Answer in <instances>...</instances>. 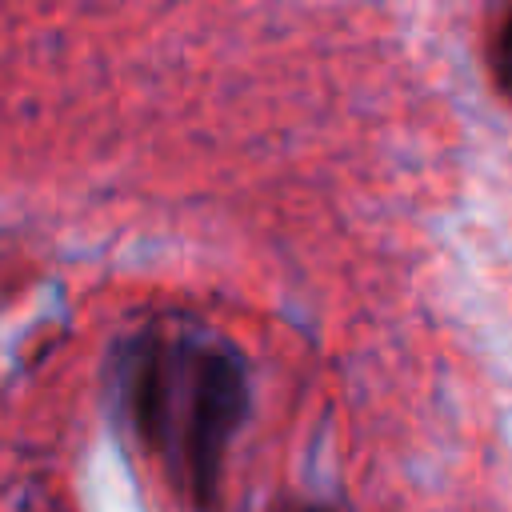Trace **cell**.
<instances>
[{
	"mask_svg": "<svg viewBox=\"0 0 512 512\" xmlns=\"http://www.w3.org/2000/svg\"><path fill=\"white\" fill-rule=\"evenodd\" d=\"M120 400L172 488L192 508L212 512L228 448L252 408L244 356L216 336L148 324L124 344Z\"/></svg>",
	"mask_w": 512,
	"mask_h": 512,
	"instance_id": "1",
	"label": "cell"
},
{
	"mask_svg": "<svg viewBox=\"0 0 512 512\" xmlns=\"http://www.w3.org/2000/svg\"><path fill=\"white\" fill-rule=\"evenodd\" d=\"M488 64H492V80H496V88L512 100V12L500 20V28H496V36H492Z\"/></svg>",
	"mask_w": 512,
	"mask_h": 512,
	"instance_id": "2",
	"label": "cell"
},
{
	"mask_svg": "<svg viewBox=\"0 0 512 512\" xmlns=\"http://www.w3.org/2000/svg\"><path fill=\"white\" fill-rule=\"evenodd\" d=\"M276 512H332L324 504H312V500H292V504H280Z\"/></svg>",
	"mask_w": 512,
	"mask_h": 512,
	"instance_id": "3",
	"label": "cell"
}]
</instances>
